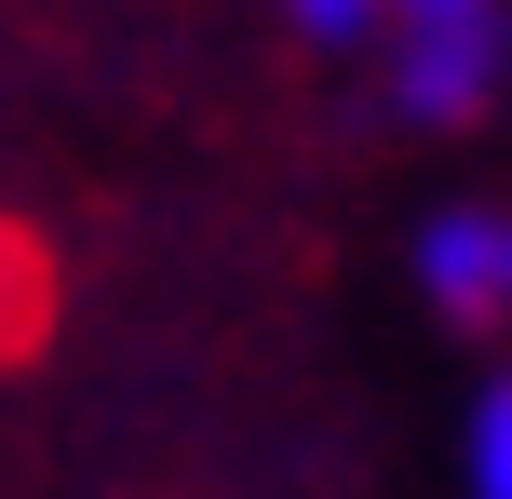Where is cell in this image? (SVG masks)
Returning <instances> with one entry per match:
<instances>
[{
  "instance_id": "cell-4",
  "label": "cell",
  "mask_w": 512,
  "mask_h": 499,
  "mask_svg": "<svg viewBox=\"0 0 512 499\" xmlns=\"http://www.w3.org/2000/svg\"><path fill=\"white\" fill-rule=\"evenodd\" d=\"M27 311H41V257H27V230L0 216V351L27 338Z\"/></svg>"
},
{
  "instance_id": "cell-1",
  "label": "cell",
  "mask_w": 512,
  "mask_h": 499,
  "mask_svg": "<svg viewBox=\"0 0 512 499\" xmlns=\"http://www.w3.org/2000/svg\"><path fill=\"white\" fill-rule=\"evenodd\" d=\"M405 135H486L512 108V0H270Z\"/></svg>"
},
{
  "instance_id": "cell-3",
  "label": "cell",
  "mask_w": 512,
  "mask_h": 499,
  "mask_svg": "<svg viewBox=\"0 0 512 499\" xmlns=\"http://www.w3.org/2000/svg\"><path fill=\"white\" fill-rule=\"evenodd\" d=\"M445 459H459V499H512V351L459 392V432H445Z\"/></svg>"
},
{
  "instance_id": "cell-2",
  "label": "cell",
  "mask_w": 512,
  "mask_h": 499,
  "mask_svg": "<svg viewBox=\"0 0 512 499\" xmlns=\"http://www.w3.org/2000/svg\"><path fill=\"white\" fill-rule=\"evenodd\" d=\"M405 284H418V311L445 338L512 351V176H472V189H445L418 216L405 230Z\"/></svg>"
}]
</instances>
